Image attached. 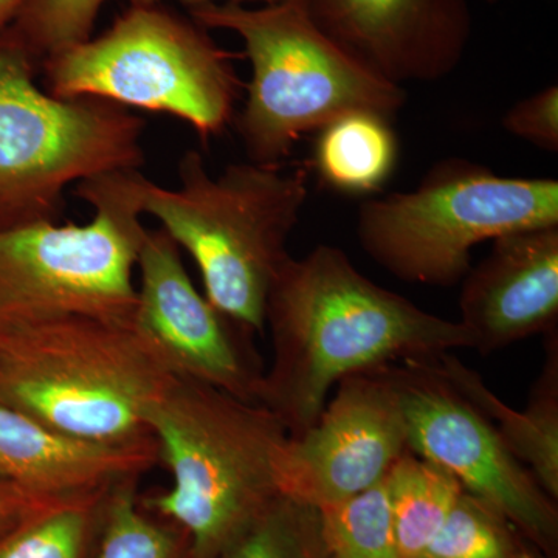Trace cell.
Segmentation results:
<instances>
[{
    "instance_id": "1",
    "label": "cell",
    "mask_w": 558,
    "mask_h": 558,
    "mask_svg": "<svg viewBox=\"0 0 558 558\" xmlns=\"http://www.w3.org/2000/svg\"><path fill=\"white\" fill-rule=\"evenodd\" d=\"M266 326L274 357L259 405L281 421L290 438L315 424L330 389L351 374L473 349L464 325L380 288L332 245L282 264L267 300Z\"/></svg>"
},
{
    "instance_id": "2",
    "label": "cell",
    "mask_w": 558,
    "mask_h": 558,
    "mask_svg": "<svg viewBox=\"0 0 558 558\" xmlns=\"http://www.w3.org/2000/svg\"><path fill=\"white\" fill-rule=\"evenodd\" d=\"M145 424L172 483L140 505L182 529L196 558H220L281 495L288 429L259 403L179 377L150 400Z\"/></svg>"
},
{
    "instance_id": "3",
    "label": "cell",
    "mask_w": 558,
    "mask_h": 558,
    "mask_svg": "<svg viewBox=\"0 0 558 558\" xmlns=\"http://www.w3.org/2000/svg\"><path fill=\"white\" fill-rule=\"evenodd\" d=\"M178 171L174 190L146 179L143 213L190 253L209 303L263 332L271 286L310 196L307 171L245 161L211 178L197 150L183 154Z\"/></svg>"
},
{
    "instance_id": "4",
    "label": "cell",
    "mask_w": 558,
    "mask_h": 558,
    "mask_svg": "<svg viewBox=\"0 0 558 558\" xmlns=\"http://www.w3.org/2000/svg\"><path fill=\"white\" fill-rule=\"evenodd\" d=\"M207 31L240 36L252 78L234 117L248 161L281 165L303 135L352 112L391 120L407 94L360 64L315 24L304 0L248 9L216 2L191 7Z\"/></svg>"
},
{
    "instance_id": "5",
    "label": "cell",
    "mask_w": 558,
    "mask_h": 558,
    "mask_svg": "<svg viewBox=\"0 0 558 558\" xmlns=\"http://www.w3.org/2000/svg\"><path fill=\"white\" fill-rule=\"evenodd\" d=\"M170 377L130 326L60 317L0 328V403L68 438H153L145 410Z\"/></svg>"
},
{
    "instance_id": "6",
    "label": "cell",
    "mask_w": 558,
    "mask_h": 558,
    "mask_svg": "<svg viewBox=\"0 0 558 558\" xmlns=\"http://www.w3.org/2000/svg\"><path fill=\"white\" fill-rule=\"evenodd\" d=\"M145 175L102 172L76 183L94 208L84 226L39 220L0 229V328L60 317L130 326L137 306Z\"/></svg>"
},
{
    "instance_id": "7",
    "label": "cell",
    "mask_w": 558,
    "mask_h": 558,
    "mask_svg": "<svg viewBox=\"0 0 558 558\" xmlns=\"http://www.w3.org/2000/svg\"><path fill=\"white\" fill-rule=\"evenodd\" d=\"M13 28L0 32V229L57 220L64 191L145 163V121L98 98L54 97Z\"/></svg>"
},
{
    "instance_id": "8",
    "label": "cell",
    "mask_w": 558,
    "mask_h": 558,
    "mask_svg": "<svg viewBox=\"0 0 558 558\" xmlns=\"http://www.w3.org/2000/svg\"><path fill=\"white\" fill-rule=\"evenodd\" d=\"M554 226L556 179L506 178L475 161L446 159L416 190L363 202L357 236L363 252L396 278L450 288L472 269L475 245Z\"/></svg>"
},
{
    "instance_id": "9",
    "label": "cell",
    "mask_w": 558,
    "mask_h": 558,
    "mask_svg": "<svg viewBox=\"0 0 558 558\" xmlns=\"http://www.w3.org/2000/svg\"><path fill=\"white\" fill-rule=\"evenodd\" d=\"M233 58L207 28L160 3L131 5L108 32L47 58L40 70L54 97L170 113L207 142L234 120L242 84Z\"/></svg>"
},
{
    "instance_id": "10",
    "label": "cell",
    "mask_w": 558,
    "mask_h": 558,
    "mask_svg": "<svg viewBox=\"0 0 558 558\" xmlns=\"http://www.w3.org/2000/svg\"><path fill=\"white\" fill-rule=\"evenodd\" d=\"M407 424L409 449L446 469L494 506L546 556L557 558V501L510 453L494 424L433 363H388Z\"/></svg>"
},
{
    "instance_id": "11",
    "label": "cell",
    "mask_w": 558,
    "mask_h": 558,
    "mask_svg": "<svg viewBox=\"0 0 558 558\" xmlns=\"http://www.w3.org/2000/svg\"><path fill=\"white\" fill-rule=\"evenodd\" d=\"M137 269V306L130 328L154 362L168 376L259 403L266 369L253 348L252 330L194 288L180 247L167 231H146Z\"/></svg>"
},
{
    "instance_id": "12",
    "label": "cell",
    "mask_w": 558,
    "mask_h": 558,
    "mask_svg": "<svg viewBox=\"0 0 558 558\" xmlns=\"http://www.w3.org/2000/svg\"><path fill=\"white\" fill-rule=\"evenodd\" d=\"M387 365L341 379L315 424L303 435L289 436L278 458L279 494L319 510L387 478L410 450Z\"/></svg>"
},
{
    "instance_id": "13",
    "label": "cell",
    "mask_w": 558,
    "mask_h": 558,
    "mask_svg": "<svg viewBox=\"0 0 558 558\" xmlns=\"http://www.w3.org/2000/svg\"><path fill=\"white\" fill-rule=\"evenodd\" d=\"M315 24L389 83L438 81L472 36L468 0H304Z\"/></svg>"
},
{
    "instance_id": "14",
    "label": "cell",
    "mask_w": 558,
    "mask_h": 558,
    "mask_svg": "<svg viewBox=\"0 0 558 558\" xmlns=\"http://www.w3.org/2000/svg\"><path fill=\"white\" fill-rule=\"evenodd\" d=\"M459 323L490 354L557 329L558 226L512 231L462 279Z\"/></svg>"
},
{
    "instance_id": "15",
    "label": "cell",
    "mask_w": 558,
    "mask_h": 558,
    "mask_svg": "<svg viewBox=\"0 0 558 558\" xmlns=\"http://www.w3.org/2000/svg\"><path fill=\"white\" fill-rule=\"evenodd\" d=\"M159 462L154 438L124 446L84 442L0 403V481L62 498L145 475Z\"/></svg>"
},
{
    "instance_id": "16",
    "label": "cell",
    "mask_w": 558,
    "mask_h": 558,
    "mask_svg": "<svg viewBox=\"0 0 558 558\" xmlns=\"http://www.w3.org/2000/svg\"><path fill=\"white\" fill-rule=\"evenodd\" d=\"M546 360L529 391L526 410L513 411L486 387L476 371L468 368L450 352L432 360L494 424L495 429L521 464L527 465L543 490L558 499V333H545Z\"/></svg>"
},
{
    "instance_id": "17",
    "label": "cell",
    "mask_w": 558,
    "mask_h": 558,
    "mask_svg": "<svg viewBox=\"0 0 558 558\" xmlns=\"http://www.w3.org/2000/svg\"><path fill=\"white\" fill-rule=\"evenodd\" d=\"M399 143L391 120L352 112L318 131L312 168L319 182L347 196H369L391 179Z\"/></svg>"
},
{
    "instance_id": "18",
    "label": "cell",
    "mask_w": 558,
    "mask_h": 558,
    "mask_svg": "<svg viewBox=\"0 0 558 558\" xmlns=\"http://www.w3.org/2000/svg\"><path fill=\"white\" fill-rule=\"evenodd\" d=\"M399 558H421L464 487L435 462L407 450L387 478Z\"/></svg>"
},
{
    "instance_id": "19",
    "label": "cell",
    "mask_w": 558,
    "mask_h": 558,
    "mask_svg": "<svg viewBox=\"0 0 558 558\" xmlns=\"http://www.w3.org/2000/svg\"><path fill=\"white\" fill-rule=\"evenodd\" d=\"M113 486L53 499L0 539V558H95Z\"/></svg>"
},
{
    "instance_id": "20",
    "label": "cell",
    "mask_w": 558,
    "mask_h": 558,
    "mask_svg": "<svg viewBox=\"0 0 558 558\" xmlns=\"http://www.w3.org/2000/svg\"><path fill=\"white\" fill-rule=\"evenodd\" d=\"M421 558H550L499 510L462 490Z\"/></svg>"
},
{
    "instance_id": "21",
    "label": "cell",
    "mask_w": 558,
    "mask_h": 558,
    "mask_svg": "<svg viewBox=\"0 0 558 558\" xmlns=\"http://www.w3.org/2000/svg\"><path fill=\"white\" fill-rule=\"evenodd\" d=\"M138 481H120L110 490L95 558H196L182 529L142 508Z\"/></svg>"
},
{
    "instance_id": "22",
    "label": "cell",
    "mask_w": 558,
    "mask_h": 558,
    "mask_svg": "<svg viewBox=\"0 0 558 558\" xmlns=\"http://www.w3.org/2000/svg\"><path fill=\"white\" fill-rule=\"evenodd\" d=\"M319 515L326 558H399L385 480Z\"/></svg>"
},
{
    "instance_id": "23",
    "label": "cell",
    "mask_w": 558,
    "mask_h": 558,
    "mask_svg": "<svg viewBox=\"0 0 558 558\" xmlns=\"http://www.w3.org/2000/svg\"><path fill=\"white\" fill-rule=\"evenodd\" d=\"M220 558H326L319 510L279 495Z\"/></svg>"
},
{
    "instance_id": "24",
    "label": "cell",
    "mask_w": 558,
    "mask_h": 558,
    "mask_svg": "<svg viewBox=\"0 0 558 558\" xmlns=\"http://www.w3.org/2000/svg\"><path fill=\"white\" fill-rule=\"evenodd\" d=\"M106 0H25L11 28L40 65L92 38Z\"/></svg>"
},
{
    "instance_id": "25",
    "label": "cell",
    "mask_w": 558,
    "mask_h": 558,
    "mask_svg": "<svg viewBox=\"0 0 558 558\" xmlns=\"http://www.w3.org/2000/svg\"><path fill=\"white\" fill-rule=\"evenodd\" d=\"M502 128L513 137L526 140L539 149L558 150V87L557 84L524 98L508 110Z\"/></svg>"
},
{
    "instance_id": "26",
    "label": "cell",
    "mask_w": 558,
    "mask_h": 558,
    "mask_svg": "<svg viewBox=\"0 0 558 558\" xmlns=\"http://www.w3.org/2000/svg\"><path fill=\"white\" fill-rule=\"evenodd\" d=\"M57 498H44L28 494L13 484L0 481V539L24 523L28 517L46 508Z\"/></svg>"
},
{
    "instance_id": "27",
    "label": "cell",
    "mask_w": 558,
    "mask_h": 558,
    "mask_svg": "<svg viewBox=\"0 0 558 558\" xmlns=\"http://www.w3.org/2000/svg\"><path fill=\"white\" fill-rule=\"evenodd\" d=\"M165 0H130L131 5H160ZM179 2L186 3V5L197 7L204 5V3H216L218 0H179ZM229 3H263V5H278V3L293 2V0H226Z\"/></svg>"
},
{
    "instance_id": "28",
    "label": "cell",
    "mask_w": 558,
    "mask_h": 558,
    "mask_svg": "<svg viewBox=\"0 0 558 558\" xmlns=\"http://www.w3.org/2000/svg\"><path fill=\"white\" fill-rule=\"evenodd\" d=\"M25 0H0V32L13 24Z\"/></svg>"
},
{
    "instance_id": "29",
    "label": "cell",
    "mask_w": 558,
    "mask_h": 558,
    "mask_svg": "<svg viewBox=\"0 0 558 558\" xmlns=\"http://www.w3.org/2000/svg\"><path fill=\"white\" fill-rule=\"evenodd\" d=\"M484 2L488 3V5H492V3H497L498 0H484Z\"/></svg>"
}]
</instances>
